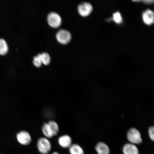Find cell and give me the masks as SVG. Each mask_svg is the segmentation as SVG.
I'll list each match as a JSON object with an SVG mask.
<instances>
[{
    "instance_id": "obj_1",
    "label": "cell",
    "mask_w": 154,
    "mask_h": 154,
    "mask_svg": "<svg viewBox=\"0 0 154 154\" xmlns=\"http://www.w3.org/2000/svg\"><path fill=\"white\" fill-rule=\"evenodd\" d=\"M59 131V127L54 121H50L45 123L42 128V132L45 137L51 138L56 136Z\"/></svg>"
},
{
    "instance_id": "obj_2",
    "label": "cell",
    "mask_w": 154,
    "mask_h": 154,
    "mask_svg": "<svg viewBox=\"0 0 154 154\" xmlns=\"http://www.w3.org/2000/svg\"><path fill=\"white\" fill-rule=\"evenodd\" d=\"M38 151L42 154H47L51 149V144L48 138L44 137L40 138L37 141Z\"/></svg>"
},
{
    "instance_id": "obj_3",
    "label": "cell",
    "mask_w": 154,
    "mask_h": 154,
    "mask_svg": "<svg viewBox=\"0 0 154 154\" xmlns=\"http://www.w3.org/2000/svg\"><path fill=\"white\" fill-rule=\"evenodd\" d=\"M127 138L130 143L134 144H139L142 142L140 133L135 128H131L127 133Z\"/></svg>"
},
{
    "instance_id": "obj_4",
    "label": "cell",
    "mask_w": 154,
    "mask_h": 154,
    "mask_svg": "<svg viewBox=\"0 0 154 154\" xmlns=\"http://www.w3.org/2000/svg\"><path fill=\"white\" fill-rule=\"evenodd\" d=\"M47 20L49 26L54 28H59L62 22V20L60 15L54 12L50 13L48 14Z\"/></svg>"
},
{
    "instance_id": "obj_5",
    "label": "cell",
    "mask_w": 154,
    "mask_h": 154,
    "mask_svg": "<svg viewBox=\"0 0 154 154\" xmlns=\"http://www.w3.org/2000/svg\"><path fill=\"white\" fill-rule=\"evenodd\" d=\"M16 137L19 143L22 145H28L32 142L31 136L26 131H22L19 132L17 134Z\"/></svg>"
},
{
    "instance_id": "obj_6",
    "label": "cell",
    "mask_w": 154,
    "mask_h": 154,
    "mask_svg": "<svg viewBox=\"0 0 154 154\" xmlns=\"http://www.w3.org/2000/svg\"><path fill=\"white\" fill-rule=\"evenodd\" d=\"M56 38L60 43L66 44L69 43L71 39V35L68 31L61 29L57 32Z\"/></svg>"
},
{
    "instance_id": "obj_7",
    "label": "cell",
    "mask_w": 154,
    "mask_h": 154,
    "mask_svg": "<svg viewBox=\"0 0 154 154\" xmlns=\"http://www.w3.org/2000/svg\"><path fill=\"white\" fill-rule=\"evenodd\" d=\"M93 7L89 3H82L79 5L78 11L79 13L83 17H87L92 12Z\"/></svg>"
},
{
    "instance_id": "obj_8",
    "label": "cell",
    "mask_w": 154,
    "mask_h": 154,
    "mask_svg": "<svg viewBox=\"0 0 154 154\" xmlns=\"http://www.w3.org/2000/svg\"><path fill=\"white\" fill-rule=\"evenodd\" d=\"M143 22L148 26H151L154 23V11L150 9L144 11L142 14Z\"/></svg>"
},
{
    "instance_id": "obj_9",
    "label": "cell",
    "mask_w": 154,
    "mask_h": 154,
    "mask_svg": "<svg viewBox=\"0 0 154 154\" xmlns=\"http://www.w3.org/2000/svg\"><path fill=\"white\" fill-rule=\"evenodd\" d=\"M58 141L60 146L64 149L69 148L72 144V138L67 134L63 135L60 137Z\"/></svg>"
},
{
    "instance_id": "obj_10",
    "label": "cell",
    "mask_w": 154,
    "mask_h": 154,
    "mask_svg": "<svg viewBox=\"0 0 154 154\" xmlns=\"http://www.w3.org/2000/svg\"><path fill=\"white\" fill-rule=\"evenodd\" d=\"M123 152L124 154H139L137 147L131 143L125 144L123 148Z\"/></svg>"
},
{
    "instance_id": "obj_11",
    "label": "cell",
    "mask_w": 154,
    "mask_h": 154,
    "mask_svg": "<svg viewBox=\"0 0 154 154\" xmlns=\"http://www.w3.org/2000/svg\"><path fill=\"white\" fill-rule=\"evenodd\" d=\"M98 154H109L110 150L106 144L103 142L98 143L95 147Z\"/></svg>"
},
{
    "instance_id": "obj_12",
    "label": "cell",
    "mask_w": 154,
    "mask_h": 154,
    "mask_svg": "<svg viewBox=\"0 0 154 154\" xmlns=\"http://www.w3.org/2000/svg\"><path fill=\"white\" fill-rule=\"evenodd\" d=\"M69 149L70 154H84L83 149L78 144H72Z\"/></svg>"
},
{
    "instance_id": "obj_13",
    "label": "cell",
    "mask_w": 154,
    "mask_h": 154,
    "mask_svg": "<svg viewBox=\"0 0 154 154\" xmlns=\"http://www.w3.org/2000/svg\"><path fill=\"white\" fill-rule=\"evenodd\" d=\"M9 48L7 42L3 38H0V55H4L8 52Z\"/></svg>"
},
{
    "instance_id": "obj_14",
    "label": "cell",
    "mask_w": 154,
    "mask_h": 154,
    "mask_svg": "<svg viewBox=\"0 0 154 154\" xmlns=\"http://www.w3.org/2000/svg\"><path fill=\"white\" fill-rule=\"evenodd\" d=\"M40 55L41 57L42 63L45 65L49 64L51 62V59L48 53H43L40 54Z\"/></svg>"
},
{
    "instance_id": "obj_15",
    "label": "cell",
    "mask_w": 154,
    "mask_h": 154,
    "mask_svg": "<svg viewBox=\"0 0 154 154\" xmlns=\"http://www.w3.org/2000/svg\"><path fill=\"white\" fill-rule=\"evenodd\" d=\"M113 20L117 24H121L122 22V17L120 13L119 12H116L114 13L113 15Z\"/></svg>"
},
{
    "instance_id": "obj_16",
    "label": "cell",
    "mask_w": 154,
    "mask_h": 154,
    "mask_svg": "<svg viewBox=\"0 0 154 154\" xmlns=\"http://www.w3.org/2000/svg\"><path fill=\"white\" fill-rule=\"evenodd\" d=\"M33 63L35 66L36 67H39L41 66L42 63L40 54L34 57Z\"/></svg>"
},
{
    "instance_id": "obj_17",
    "label": "cell",
    "mask_w": 154,
    "mask_h": 154,
    "mask_svg": "<svg viewBox=\"0 0 154 154\" xmlns=\"http://www.w3.org/2000/svg\"><path fill=\"white\" fill-rule=\"evenodd\" d=\"M149 132L150 138L154 142V126L150 127Z\"/></svg>"
},
{
    "instance_id": "obj_18",
    "label": "cell",
    "mask_w": 154,
    "mask_h": 154,
    "mask_svg": "<svg viewBox=\"0 0 154 154\" xmlns=\"http://www.w3.org/2000/svg\"><path fill=\"white\" fill-rule=\"evenodd\" d=\"M143 3L147 5H151L154 4V1L152 0V1H150V0H148V1H143Z\"/></svg>"
},
{
    "instance_id": "obj_19",
    "label": "cell",
    "mask_w": 154,
    "mask_h": 154,
    "mask_svg": "<svg viewBox=\"0 0 154 154\" xmlns=\"http://www.w3.org/2000/svg\"><path fill=\"white\" fill-rule=\"evenodd\" d=\"M51 154H59L57 152H54L53 153Z\"/></svg>"
}]
</instances>
